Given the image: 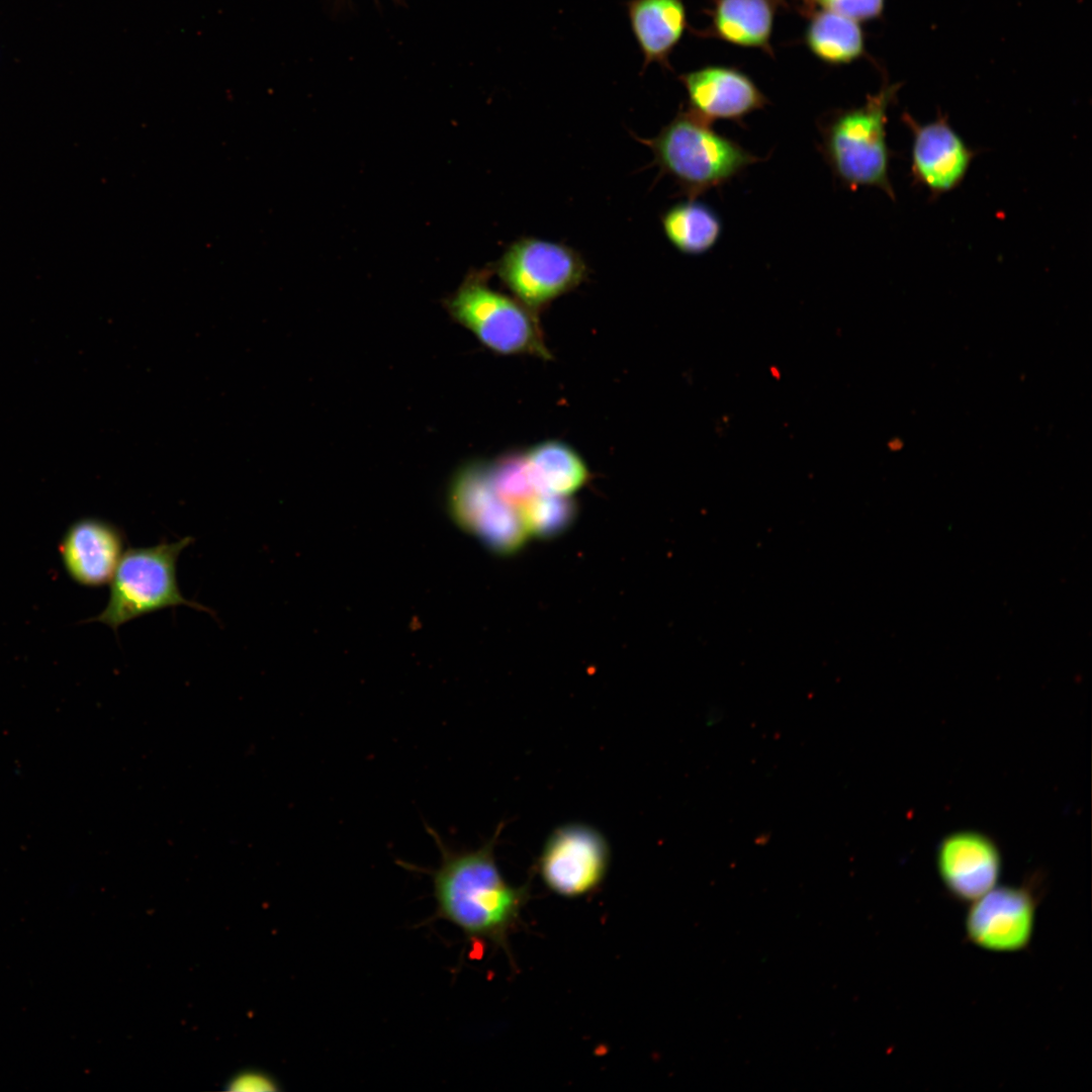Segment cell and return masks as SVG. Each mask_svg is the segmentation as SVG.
<instances>
[{
	"instance_id": "obj_1",
	"label": "cell",
	"mask_w": 1092,
	"mask_h": 1092,
	"mask_svg": "<svg viewBox=\"0 0 1092 1092\" xmlns=\"http://www.w3.org/2000/svg\"><path fill=\"white\" fill-rule=\"evenodd\" d=\"M495 836L476 849L453 851L435 834L441 862L431 875L436 917L452 923L468 939L488 941L508 951L509 933L529 889L512 886L503 877L494 857Z\"/></svg>"
},
{
	"instance_id": "obj_2",
	"label": "cell",
	"mask_w": 1092,
	"mask_h": 1092,
	"mask_svg": "<svg viewBox=\"0 0 1092 1092\" xmlns=\"http://www.w3.org/2000/svg\"><path fill=\"white\" fill-rule=\"evenodd\" d=\"M899 87L885 83L863 104L836 110L821 122V152L834 177L847 189L874 187L895 200L886 125Z\"/></svg>"
},
{
	"instance_id": "obj_3",
	"label": "cell",
	"mask_w": 1092,
	"mask_h": 1092,
	"mask_svg": "<svg viewBox=\"0 0 1092 1092\" xmlns=\"http://www.w3.org/2000/svg\"><path fill=\"white\" fill-rule=\"evenodd\" d=\"M645 144L660 170L676 182L689 199L726 184L760 161L689 108L679 110Z\"/></svg>"
},
{
	"instance_id": "obj_4",
	"label": "cell",
	"mask_w": 1092,
	"mask_h": 1092,
	"mask_svg": "<svg viewBox=\"0 0 1092 1092\" xmlns=\"http://www.w3.org/2000/svg\"><path fill=\"white\" fill-rule=\"evenodd\" d=\"M193 541L191 536H186L175 542L128 548L110 579L105 608L89 621L103 623L117 632L120 626L133 619L167 608L183 605L211 613L208 608L183 597L178 586L177 560Z\"/></svg>"
},
{
	"instance_id": "obj_5",
	"label": "cell",
	"mask_w": 1092,
	"mask_h": 1092,
	"mask_svg": "<svg viewBox=\"0 0 1092 1092\" xmlns=\"http://www.w3.org/2000/svg\"><path fill=\"white\" fill-rule=\"evenodd\" d=\"M450 309L460 324L498 354L551 358L538 316L481 280L466 283L453 297Z\"/></svg>"
},
{
	"instance_id": "obj_6",
	"label": "cell",
	"mask_w": 1092,
	"mask_h": 1092,
	"mask_svg": "<svg viewBox=\"0 0 1092 1092\" xmlns=\"http://www.w3.org/2000/svg\"><path fill=\"white\" fill-rule=\"evenodd\" d=\"M497 272L516 299L539 316L551 301L585 279L587 267L566 245L522 238L505 252Z\"/></svg>"
},
{
	"instance_id": "obj_7",
	"label": "cell",
	"mask_w": 1092,
	"mask_h": 1092,
	"mask_svg": "<svg viewBox=\"0 0 1092 1092\" xmlns=\"http://www.w3.org/2000/svg\"><path fill=\"white\" fill-rule=\"evenodd\" d=\"M448 507L461 529L495 553L516 552L529 536L519 512L493 488L487 463H470L455 474Z\"/></svg>"
},
{
	"instance_id": "obj_8",
	"label": "cell",
	"mask_w": 1092,
	"mask_h": 1092,
	"mask_svg": "<svg viewBox=\"0 0 1092 1092\" xmlns=\"http://www.w3.org/2000/svg\"><path fill=\"white\" fill-rule=\"evenodd\" d=\"M610 847L596 828L570 823L557 827L547 838L538 860L545 886L564 898H578L596 890L610 864Z\"/></svg>"
},
{
	"instance_id": "obj_9",
	"label": "cell",
	"mask_w": 1092,
	"mask_h": 1092,
	"mask_svg": "<svg viewBox=\"0 0 1092 1092\" xmlns=\"http://www.w3.org/2000/svg\"><path fill=\"white\" fill-rule=\"evenodd\" d=\"M902 121L911 133L913 184L925 188L934 198L958 188L980 151L972 149L940 112L923 123L904 112Z\"/></svg>"
},
{
	"instance_id": "obj_10",
	"label": "cell",
	"mask_w": 1092,
	"mask_h": 1092,
	"mask_svg": "<svg viewBox=\"0 0 1092 1092\" xmlns=\"http://www.w3.org/2000/svg\"><path fill=\"white\" fill-rule=\"evenodd\" d=\"M1035 905L1025 889L992 888L973 901L966 931L977 945L993 951L1025 947L1033 931Z\"/></svg>"
},
{
	"instance_id": "obj_11",
	"label": "cell",
	"mask_w": 1092,
	"mask_h": 1092,
	"mask_svg": "<svg viewBox=\"0 0 1092 1092\" xmlns=\"http://www.w3.org/2000/svg\"><path fill=\"white\" fill-rule=\"evenodd\" d=\"M688 94L689 109L713 123L742 121L768 100L755 82L732 67L706 66L678 76Z\"/></svg>"
},
{
	"instance_id": "obj_12",
	"label": "cell",
	"mask_w": 1092,
	"mask_h": 1092,
	"mask_svg": "<svg viewBox=\"0 0 1092 1092\" xmlns=\"http://www.w3.org/2000/svg\"><path fill=\"white\" fill-rule=\"evenodd\" d=\"M125 544V534L119 527L98 518H82L68 527L59 552L72 580L98 587L110 581Z\"/></svg>"
},
{
	"instance_id": "obj_13",
	"label": "cell",
	"mask_w": 1092,
	"mask_h": 1092,
	"mask_svg": "<svg viewBox=\"0 0 1092 1092\" xmlns=\"http://www.w3.org/2000/svg\"><path fill=\"white\" fill-rule=\"evenodd\" d=\"M937 867L942 882L953 896L974 901L996 885L1001 872V856L987 836L959 832L939 844Z\"/></svg>"
},
{
	"instance_id": "obj_14",
	"label": "cell",
	"mask_w": 1092,
	"mask_h": 1092,
	"mask_svg": "<svg viewBox=\"0 0 1092 1092\" xmlns=\"http://www.w3.org/2000/svg\"><path fill=\"white\" fill-rule=\"evenodd\" d=\"M625 5L643 69L652 63L670 69L669 57L688 28L682 0H628Z\"/></svg>"
},
{
	"instance_id": "obj_15",
	"label": "cell",
	"mask_w": 1092,
	"mask_h": 1092,
	"mask_svg": "<svg viewBox=\"0 0 1092 1092\" xmlns=\"http://www.w3.org/2000/svg\"><path fill=\"white\" fill-rule=\"evenodd\" d=\"M785 0H714L707 34L771 54L775 18Z\"/></svg>"
},
{
	"instance_id": "obj_16",
	"label": "cell",
	"mask_w": 1092,
	"mask_h": 1092,
	"mask_svg": "<svg viewBox=\"0 0 1092 1092\" xmlns=\"http://www.w3.org/2000/svg\"><path fill=\"white\" fill-rule=\"evenodd\" d=\"M530 479L539 493L570 496L588 480L581 457L560 441H546L524 454Z\"/></svg>"
},
{
	"instance_id": "obj_17",
	"label": "cell",
	"mask_w": 1092,
	"mask_h": 1092,
	"mask_svg": "<svg viewBox=\"0 0 1092 1092\" xmlns=\"http://www.w3.org/2000/svg\"><path fill=\"white\" fill-rule=\"evenodd\" d=\"M808 15L804 39L818 60L841 66L863 56L864 36L857 21L828 10H816Z\"/></svg>"
},
{
	"instance_id": "obj_18",
	"label": "cell",
	"mask_w": 1092,
	"mask_h": 1092,
	"mask_svg": "<svg viewBox=\"0 0 1092 1092\" xmlns=\"http://www.w3.org/2000/svg\"><path fill=\"white\" fill-rule=\"evenodd\" d=\"M665 237L680 253L702 255L718 243L722 234L719 215L707 204L689 199L668 208L661 216Z\"/></svg>"
},
{
	"instance_id": "obj_19",
	"label": "cell",
	"mask_w": 1092,
	"mask_h": 1092,
	"mask_svg": "<svg viewBox=\"0 0 1092 1092\" xmlns=\"http://www.w3.org/2000/svg\"><path fill=\"white\" fill-rule=\"evenodd\" d=\"M576 508L569 496L537 493L520 511L529 536L551 538L563 533L573 522Z\"/></svg>"
},
{
	"instance_id": "obj_20",
	"label": "cell",
	"mask_w": 1092,
	"mask_h": 1092,
	"mask_svg": "<svg viewBox=\"0 0 1092 1092\" xmlns=\"http://www.w3.org/2000/svg\"><path fill=\"white\" fill-rule=\"evenodd\" d=\"M489 477L497 494L519 514L539 493L530 479L524 454L511 453L487 464Z\"/></svg>"
},
{
	"instance_id": "obj_21",
	"label": "cell",
	"mask_w": 1092,
	"mask_h": 1092,
	"mask_svg": "<svg viewBox=\"0 0 1092 1092\" xmlns=\"http://www.w3.org/2000/svg\"><path fill=\"white\" fill-rule=\"evenodd\" d=\"M806 14L816 10H828L857 22L878 18L884 10L885 0H801Z\"/></svg>"
}]
</instances>
